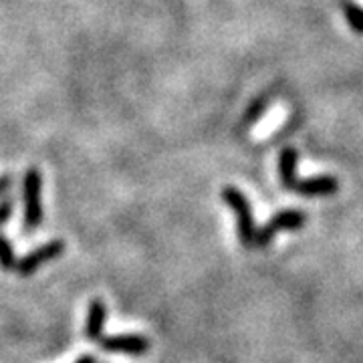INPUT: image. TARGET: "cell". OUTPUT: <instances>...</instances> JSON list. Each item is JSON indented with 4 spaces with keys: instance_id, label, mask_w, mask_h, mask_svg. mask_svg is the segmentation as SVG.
Returning <instances> with one entry per match:
<instances>
[{
    "instance_id": "cell-7",
    "label": "cell",
    "mask_w": 363,
    "mask_h": 363,
    "mask_svg": "<svg viewBox=\"0 0 363 363\" xmlns=\"http://www.w3.org/2000/svg\"><path fill=\"white\" fill-rule=\"evenodd\" d=\"M105 321H107V305L101 298H93L89 303L87 323H85V337L87 341H99L104 337Z\"/></svg>"
},
{
    "instance_id": "cell-3",
    "label": "cell",
    "mask_w": 363,
    "mask_h": 363,
    "mask_svg": "<svg viewBox=\"0 0 363 363\" xmlns=\"http://www.w3.org/2000/svg\"><path fill=\"white\" fill-rule=\"evenodd\" d=\"M307 222V214L295 210V208H289V210H281L272 216L271 220L267 224H262L260 228H257L255 234V245L252 247L264 248L271 245V240L274 238L277 233H293V230H301Z\"/></svg>"
},
{
    "instance_id": "cell-11",
    "label": "cell",
    "mask_w": 363,
    "mask_h": 363,
    "mask_svg": "<svg viewBox=\"0 0 363 363\" xmlns=\"http://www.w3.org/2000/svg\"><path fill=\"white\" fill-rule=\"evenodd\" d=\"M16 260L18 259L14 257V248L11 245V240L4 234H0V267L4 271H13L16 267Z\"/></svg>"
},
{
    "instance_id": "cell-5",
    "label": "cell",
    "mask_w": 363,
    "mask_h": 363,
    "mask_svg": "<svg viewBox=\"0 0 363 363\" xmlns=\"http://www.w3.org/2000/svg\"><path fill=\"white\" fill-rule=\"evenodd\" d=\"M97 345L109 353H125V355H143L150 351L152 343L145 335H135V333H125V335H104L97 341Z\"/></svg>"
},
{
    "instance_id": "cell-13",
    "label": "cell",
    "mask_w": 363,
    "mask_h": 363,
    "mask_svg": "<svg viewBox=\"0 0 363 363\" xmlns=\"http://www.w3.org/2000/svg\"><path fill=\"white\" fill-rule=\"evenodd\" d=\"M13 182H14V176L13 174H2L0 176V196H4L11 188H13Z\"/></svg>"
},
{
    "instance_id": "cell-8",
    "label": "cell",
    "mask_w": 363,
    "mask_h": 363,
    "mask_svg": "<svg viewBox=\"0 0 363 363\" xmlns=\"http://www.w3.org/2000/svg\"><path fill=\"white\" fill-rule=\"evenodd\" d=\"M297 164H298V152L295 147H285L279 154V178L281 184L286 190H293L297 184Z\"/></svg>"
},
{
    "instance_id": "cell-14",
    "label": "cell",
    "mask_w": 363,
    "mask_h": 363,
    "mask_svg": "<svg viewBox=\"0 0 363 363\" xmlns=\"http://www.w3.org/2000/svg\"><path fill=\"white\" fill-rule=\"evenodd\" d=\"M75 363H97V359H95V355H91V353H85V355H81V357H79Z\"/></svg>"
},
{
    "instance_id": "cell-4",
    "label": "cell",
    "mask_w": 363,
    "mask_h": 363,
    "mask_svg": "<svg viewBox=\"0 0 363 363\" xmlns=\"http://www.w3.org/2000/svg\"><path fill=\"white\" fill-rule=\"evenodd\" d=\"M63 252H65V240L55 238V240L45 242L43 247L30 250L25 259L16 260V267H14V269L18 272V277H23V279H25V277H33L35 272L39 271L40 267H45V264L51 262V260L59 259Z\"/></svg>"
},
{
    "instance_id": "cell-10",
    "label": "cell",
    "mask_w": 363,
    "mask_h": 363,
    "mask_svg": "<svg viewBox=\"0 0 363 363\" xmlns=\"http://www.w3.org/2000/svg\"><path fill=\"white\" fill-rule=\"evenodd\" d=\"M269 97L267 95H262V97H259L257 101H252V104L248 105L247 113H245V117H242V123L245 125H252L255 121H259L260 117L267 113V107H269Z\"/></svg>"
},
{
    "instance_id": "cell-6",
    "label": "cell",
    "mask_w": 363,
    "mask_h": 363,
    "mask_svg": "<svg viewBox=\"0 0 363 363\" xmlns=\"http://www.w3.org/2000/svg\"><path fill=\"white\" fill-rule=\"evenodd\" d=\"M293 190L303 198H327V196L337 194L339 182L335 176H327V174L311 176V178H305V180H297Z\"/></svg>"
},
{
    "instance_id": "cell-12",
    "label": "cell",
    "mask_w": 363,
    "mask_h": 363,
    "mask_svg": "<svg viewBox=\"0 0 363 363\" xmlns=\"http://www.w3.org/2000/svg\"><path fill=\"white\" fill-rule=\"evenodd\" d=\"M14 206H16V198L14 196H6L4 200H0V224L9 222L13 218Z\"/></svg>"
},
{
    "instance_id": "cell-1",
    "label": "cell",
    "mask_w": 363,
    "mask_h": 363,
    "mask_svg": "<svg viewBox=\"0 0 363 363\" xmlns=\"http://www.w3.org/2000/svg\"><path fill=\"white\" fill-rule=\"evenodd\" d=\"M23 233H35L45 218L43 214V174L37 168H28L23 178Z\"/></svg>"
},
{
    "instance_id": "cell-9",
    "label": "cell",
    "mask_w": 363,
    "mask_h": 363,
    "mask_svg": "<svg viewBox=\"0 0 363 363\" xmlns=\"http://www.w3.org/2000/svg\"><path fill=\"white\" fill-rule=\"evenodd\" d=\"M341 11L345 14V21L350 23L351 28L357 35H363V6L351 2V0H343L341 2Z\"/></svg>"
},
{
    "instance_id": "cell-2",
    "label": "cell",
    "mask_w": 363,
    "mask_h": 363,
    "mask_svg": "<svg viewBox=\"0 0 363 363\" xmlns=\"http://www.w3.org/2000/svg\"><path fill=\"white\" fill-rule=\"evenodd\" d=\"M222 200L230 206V210L236 216V224H238V238L245 248H252L255 245V234H257V224H255V214H252V206L247 200V196L242 194L238 188L234 186H226L222 188Z\"/></svg>"
}]
</instances>
